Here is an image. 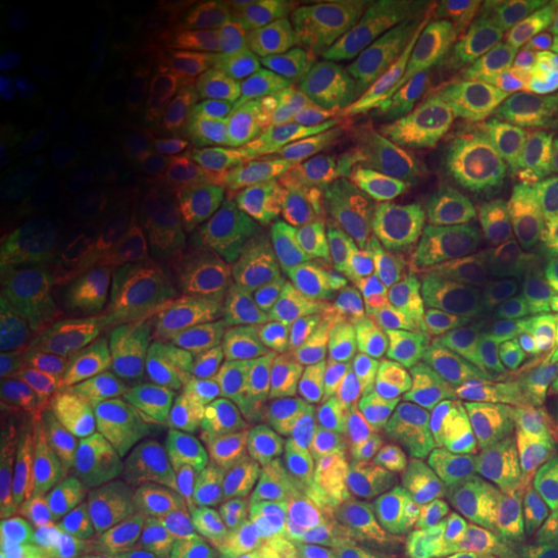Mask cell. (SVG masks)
Segmentation results:
<instances>
[{
    "mask_svg": "<svg viewBox=\"0 0 558 558\" xmlns=\"http://www.w3.org/2000/svg\"><path fill=\"white\" fill-rule=\"evenodd\" d=\"M458 558H512L558 507V465L505 458L439 481Z\"/></svg>",
    "mask_w": 558,
    "mask_h": 558,
    "instance_id": "1",
    "label": "cell"
},
{
    "mask_svg": "<svg viewBox=\"0 0 558 558\" xmlns=\"http://www.w3.org/2000/svg\"><path fill=\"white\" fill-rule=\"evenodd\" d=\"M476 205L481 202L458 197L416 166L396 160L383 179L369 222L360 267V303L375 313L401 308L409 279L424 254L463 209Z\"/></svg>",
    "mask_w": 558,
    "mask_h": 558,
    "instance_id": "2",
    "label": "cell"
},
{
    "mask_svg": "<svg viewBox=\"0 0 558 558\" xmlns=\"http://www.w3.org/2000/svg\"><path fill=\"white\" fill-rule=\"evenodd\" d=\"M114 414L107 390L88 388L21 424L3 450V499L11 505L58 499L101 456L114 432Z\"/></svg>",
    "mask_w": 558,
    "mask_h": 558,
    "instance_id": "3",
    "label": "cell"
},
{
    "mask_svg": "<svg viewBox=\"0 0 558 558\" xmlns=\"http://www.w3.org/2000/svg\"><path fill=\"white\" fill-rule=\"evenodd\" d=\"M339 541L344 558H458L439 486L407 460L362 481Z\"/></svg>",
    "mask_w": 558,
    "mask_h": 558,
    "instance_id": "4",
    "label": "cell"
},
{
    "mask_svg": "<svg viewBox=\"0 0 558 558\" xmlns=\"http://www.w3.org/2000/svg\"><path fill=\"white\" fill-rule=\"evenodd\" d=\"M548 439L514 427L469 388H439L427 393L422 416L403 448V460L439 484L452 473L494 460H548Z\"/></svg>",
    "mask_w": 558,
    "mask_h": 558,
    "instance_id": "5",
    "label": "cell"
},
{
    "mask_svg": "<svg viewBox=\"0 0 558 558\" xmlns=\"http://www.w3.org/2000/svg\"><path fill=\"white\" fill-rule=\"evenodd\" d=\"M396 135L399 163L416 166L448 192L484 205L486 194L533 169L541 132L416 122Z\"/></svg>",
    "mask_w": 558,
    "mask_h": 558,
    "instance_id": "6",
    "label": "cell"
},
{
    "mask_svg": "<svg viewBox=\"0 0 558 558\" xmlns=\"http://www.w3.org/2000/svg\"><path fill=\"white\" fill-rule=\"evenodd\" d=\"M399 101L418 122L548 132L546 75H481L448 65L399 88Z\"/></svg>",
    "mask_w": 558,
    "mask_h": 558,
    "instance_id": "7",
    "label": "cell"
},
{
    "mask_svg": "<svg viewBox=\"0 0 558 558\" xmlns=\"http://www.w3.org/2000/svg\"><path fill=\"white\" fill-rule=\"evenodd\" d=\"M497 246L486 207L463 209L411 275L401 300L403 324L422 333H445L463 324Z\"/></svg>",
    "mask_w": 558,
    "mask_h": 558,
    "instance_id": "8",
    "label": "cell"
},
{
    "mask_svg": "<svg viewBox=\"0 0 558 558\" xmlns=\"http://www.w3.org/2000/svg\"><path fill=\"white\" fill-rule=\"evenodd\" d=\"M284 507L279 488L256 465L228 463L194 486L179 514V533L202 558H248Z\"/></svg>",
    "mask_w": 558,
    "mask_h": 558,
    "instance_id": "9",
    "label": "cell"
},
{
    "mask_svg": "<svg viewBox=\"0 0 558 558\" xmlns=\"http://www.w3.org/2000/svg\"><path fill=\"white\" fill-rule=\"evenodd\" d=\"M318 194L316 171L300 169L251 215L239 246V279L254 298H277L313 254Z\"/></svg>",
    "mask_w": 558,
    "mask_h": 558,
    "instance_id": "10",
    "label": "cell"
},
{
    "mask_svg": "<svg viewBox=\"0 0 558 558\" xmlns=\"http://www.w3.org/2000/svg\"><path fill=\"white\" fill-rule=\"evenodd\" d=\"M558 65V3L525 0L481 13L463 26L450 68L481 75H546Z\"/></svg>",
    "mask_w": 558,
    "mask_h": 558,
    "instance_id": "11",
    "label": "cell"
},
{
    "mask_svg": "<svg viewBox=\"0 0 558 558\" xmlns=\"http://www.w3.org/2000/svg\"><path fill=\"white\" fill-rule=\"evenodd\" d=\"M463 331L494 369L558 365V298L476 290Z\"/></svg>",
    "mask_w": 558,
    "mask_h": 558,
    "instance_id": "12",
    "label": "cell"
},
{
    "mask_svg": "<svg viewBox=\"0 0 558 558\" xmlns=\"http://www.w3.org/2000/svg\"><path fill=\"white\" fill-rule=\"evenodd\" d=\"M383 179L380 163L373 156L339 160L326 179L311 254L313 275L326 288L344 284L357 269Z\"/></svg>",
    "mask_w": 558,
    "mask_h": 558,
    "instance_id": "13",
    "label": "cell"
},
{
    "mask_svg": "<svg viewBox=\"0 0 558 558\" xmlns=\"http://www.w3.org/2000/svg\"><path fill=\"white\" fill-rule=\"evenodd\" d=\"M230 416L239 429L241 448L259 458L284 460L318 448L324 439L308 393L290 373L277 367H262L248 375Z\"/></svg>",
    "mask_w": 558,
    "mask_h": 558,
    "instance_id": "14",
    "label": "cell"
},
{
    "mask_svg": "<svg viewBox=\"0 0 558 558\" xmlns=\"http://www.w3.org/2000/svg\"><path fill=\"white\" fill-rule=\"evenodd\" d=\"M145 478L148 460L143 452L111 445L52 501L41 535L50 543H68L111 527L135 505Z\"/></svg>",
    "mask_w": 558,
    "mask_h": 558,
    "instance_id": "15",
    "label": "cell"
},
{
    "mask_svg": "<svg viewBox=\"0 0 558 558\" xmlns=\"http://www.w3.org/2000/svg\"><path fill=\"white\" fill-rule=\"evenodd\" d=\"M380 347L383 341L354 326L313 333L303 347V367L313 399L339 418L373 383L386 378Z\"/></svg>",
    "mask_w": 558,
    "mask_h": 558,
    "instance_id": "16",
    "label": "cell"
},
{
    "mask_svg": "<svg viewBox=\"0 0 558 558\" xmlns=\"http://www.w3.org/2000/svg\"><path fill=\"white\" fill-rule=\"evenodd\" d=\"M124 399L140 429L150 435H173L197 418L207 399V386L177 357L145 352L128 369Z\"/></svg>",
    "mask_w": 558,
    "mask_h": 558,
    "instance_id": "17",
    "label": "cell"
},
{
    "mask_svg": "<svg viewBox=\"0 0 558 558\" xmlns=\"http://www.w3.org/2000/svg\"><path fill=\"white\" fill-rule=\"evenodd\" d=\"M349 52L329 41H311L282 68L275 90V122L288 137L320 128L349 70Z\"/></svg>",
    "mask_w": 558,
    "mask_h": 558,
    "instance_id": "18",
    "label": "cell"
},
{
    "mask_svg": "<svg viewBox=\"0 0 558 558\" xmlns=\"http://www.w3.org/2000/svg\"><path fill=\"white\" fill-rule=\"evenodd\" d=\"M488 222L501 248L558 251V181L530 169L492 194Z\"/></svg>",
    "mask_w": 558,
    "mask_h": 558,
    "instance_id": "19",
    "label": "cell"
},
{
    "mask_svg": "<svg viewBox=\"0 0 558 558\" xmlns=\"http://www.w3.org/2000/svg\"><path fill=\"white\" fill-rule=\"evenodd\" d=\"M463 388L514 427L543 437L558 435V367L486 369Z\"/></svg>",
    "mask_w": 558,
    "mask_h": 558,
    "instance_id": "20",
    "label": "cell"
},
{
    "mask_svg": "<svg viewBox=\"0 0 558 558\" xmlns=\"http://www.w3.org/2000/svg\"><path fill=\"white\" fill-rule=\"evenodd\" d=\"M241 450L239 429L228 411H205L173 432L158 452V476L171 488H194L233 463Z\"/></svg>",
    "mask_w": 558,
    "mask_h": 558,
    "instance_id": "21",
    "label": "cell"
},
{
    "mask_svg": "<svg viewBox=\"0 0 558 558\" xmlns=\"http://www.w3.org/2000/svg\"><path fill=\"white\" fill-rule=\"evenodd\" d=\"M62 333L52 320L34 316L29 311H9L0 333V416L3 422L29 401L32 375L37 380L54 354Z\"/></svg>",
    "mask_w": 558,
    "mask_h": 558,
    "instance_id": "22",
    "label": "cell"
},
{
    "mask_svg": "<svg viewBox=\"0 0 558 558\" xmlns=\"http://www.w3.org/2000/svg\"><path fill=\"white\" fill-rule=\"evenodd\" d=\"M341 509H337V486L298 497L288 505L248 558H331L339 548Z\"/></svg>",
    "mask_w": 558,
    "mask_h": 558,
    "instance_id": "23",
    "label": "cell"
},
{
    "mask_svg": "<svg viewBox=\"0 0 558 558\" xmlns=\"http://www.w3.org/2000/svg\"><path fill=\"white\" fill-rule=\"evenodd\" d=\"M120 324L104 316L83 318L60 339L58 349L39 375L41 393L75 388L114 365L124 347Z\"/></svg>",
    "mask_w": 558,
    "mask_h": 558,
    "instance_id": "24",
    "label": "cell"
},
{
    "mask_svg": "<svg viewBox=\"0 0 558 558\" xmlns=\"http://www.w3.org/2000/svg\"><path fill=\"white\" fill-rule=\"evenodd\" d=\"M429 390H411L380 378L339 418L378 448H407Z\"/></svg>",
    "mask_w": 558,
    "mask_h": 558,
    "instance_id": "25",
    "label": "cell"
},
{
    "mask_svg": "<svg viewBox=\"0 0 558 558\" xmlns=\"http://www.w3.org/2000/svg\"><path fill=\"white\" fill-rule=\"evenodd\" d=\"M32 202L37 207L41 233L58 254L88 264V267L101 262L104 246L86 202L54 186L34 190Z\"/></svg>",
    "mask_w": 558,
    "mask_h": 558,
    "instance_id": "26",
    "label": "cell"
},
{
    "mask_svg": "<svg viewBox=\"0 0 558 558\" xmlns=\"http://www.w3.org/2000/svg\"><path fill=\"white\" fill-rule=\"evenodd\" d=\"M383 373L388 380L411 390H439L452 380L463 378L476 362L469 349L450 341H429V344H383Z\"/></svg>",
    "mask_w": 558,
    "mask_h": 558,
    "instance_id": "27",
    "label": "cell"
},
{
    "mask_svg": "<svg viewBox=\"0 0 558 558\" xmlns=\"http://www.w3.org/2000/svg\"><path fill=\"white\" fill-rule=\"evenodd\" d=\"M233 337L235 318L222 300L194 295L181 305L173 326V344L186 367L205 369L218 365L233 344Z\"/></svg>",
    "mask_w": 558,
    "mask_h": 558,
    "instance_id": "28",
    "label": "cell"
},
{
    "mask_svg": "<svg viewBox=\"0 0 558 558\" xmlns=\"http://www.w3.org/2000/svg\"><path fill=\"white\" fill-rule=\"evenodd\" d=\"M476 290L558 298V251L509 248L505 254L494 256Z\"/></svg>",
    "mask_w": 558,
    "mask_h": 558,
    "instance_id": "29",
    "label": "cell"
},
{
    "mask_svg": "<svg viewBox=\"0 0 558 558\" xmlns=\"http://www.w3.org/2000/svg\"><path fill=\"white\" fill-rule=\"evenodd\" d=\"M269 107L262 109L259 114L251 120L239 137H235L233 148H230L226 163L220 171V184L215 190V205L218 209H228L239 202L251 184H254L256 171L267 150L269 140Z\"/></svg>",
    "mask_w": 558,
    "mask_h": 558,
    "instance_id": "30",
    "label": "cell"
},
{
    "mask_svg": "<svg viewBox=\"0 0 558 558\" xmlns=\"http://www.w3.org/2000/svg\"><path fill=\"white\" fill-rule=\"evenodd\" d=\"M173 298H177V284H173L169 271L158 269L145 275L137 282V288L132 290L120 316H117L122 337L135 339L156 329L173 308Z\"/></svg>",
    "mask_w": 558,
    "mask_h": 558,
    "instance_id": "31",
    "label": "cell"
},
{
    "mask_svg": "<svg viewBox=\"0 0 558 558\" xmlns=\"http://www.w3.org/2000/svg\"><path fill=\"white\" fill-rule=\"evenodd\" d=\"M70 62V39L54 19L39 16L21 37V65L34 81L58 78Z\"/></svg>",
    "mask_w": 558,
    "mask_h": 558,
    "instance_id": "32",
    "label": "cell"
},
{
    "mask_svg": "<svg viewBox=\"0 0 558 558\" xmlns=\"http://www.w3.org/2000/svg\"><path fill=\"white\" fill-rule=\"evenodd\" d=\"M277 78L269 65H264L262 60H254L243 70L235 81L233 94H230L228 107H226V120H222V135L226 140H235L243 132V128L259 114L262 109L271 107L277 90Z\"/></svg>",
    "mask_w": 558,
    "mask_h": 558,
    "instance_id": "33",
    "label": "cell"
},
{
    "mask_svg": "<svg viewBox=\"0 0 558 558\" xmlns=\"http://www.w3.org/2000/svg\"><path fill=\"white\" fill-rule=\"evenodd\" d=\"M54 156V137L50 130L19 128L5 132L0 140V177L3 179H24L45 169Z\"/></svg>",
    "mask_w": 558,
    "mask_h": 558,
    "instance_id": "34",
    "label": "cell"
},
{
    "mask_svg": "<svg viewBox=\"0 0 558 558\" xmlns=\"http://www.w3.org/2000/svg\"><path fill=\"white\" fill-rule=\"evenodd\" d=\"M41 222L32 192L21 186H5L0 192V239L13 254H29L41 239Z\"/></svg>",
    "mask_w": 558,
    "mask_h": 558,
    "instance_id": "35",
    "label": "cell"
},
{
    "mask_svg": "<svg viewBox=\"0 0 558 558\" xmlns=\"http://www.w3.org/2000/svg\"><path fill=\"white\" fill-rule=\"evenodd\" d=\"M83 181L111 202H132L143 194V184L130 169H124L120 160L107 156H94L83 163Z\"/></svg>",
    "mask_w": 558,
    "mask_h": 558,
    "instance_id": "36",
    "label": "cell"
},
{
    "mask_svg": "<svg viewBox=\"0 0 558 558\" xmlns=\"http://www.w3.org/2000/svg\"><path fill=\"white\" fill-rule=\"evenodd\" d=\"M60 558H150V556L145 554V550L132 546V543L99 541V543H90V546L70 550V554Z\"/></svg>",
    "mask_w": 558,
    "mask_h": 558,
    "instance_id": "37",
    "label": "cell"
},
{
    "mask_svg": "<svg viewBox=\"0 0 558 558\" xmlns=\"http://www.w3.org/2000/svg\"><path fill=\"white\" fill-rule=\"evenodd\" d=\"M512 558H558V507L541 533Z\"/></svg>",
    "mask_w": 558,
    "mask_h": 558,
    "instance_id": "38",
    "label": "cell"
},
{
    "mask_svg": "<svg viewBox=\"0 0 558 558\" xmlns=\"http://www.w3.org/2000/svg\"><path fill=\"white\" fill-rule=\"evenodd\" d=\"M533 169L558 181V135L556 132H541L535 143Z\"/></svg>",
    "mask_w": 558,
    "mask_h": 558,
    "instance_id": "39",
    "label": "cell"
},
{
    "mask_svg": "<svg viewBox=\"0 0 558 558\" xmlns=\"http://www.w3.org/2000/svg\"><path fill=\"white\" fill-rule=\"evenodd\" d=\"M546 114L548 132L558 135V65L546 73Z\"/></svg>",
    "mask_w": 558,
    "mask_h": 558,
    "instance_id": "40",
    "label": "cell"
},
{
    "mask_svg": "<svg viewBox=\"0 0 558 558\" xmlns=\"http://www.w3.org/2000/svg\"><path fill=\"white\" fill-rule=\"evenodd\" d=\"M548 460H550V463L558 465V435L548 439Z\"/></svg>",
    "mask_w": 558,
    "mask_h": 558,
    "instance_id": "41",
    "label": "cell"
},
{
    "mask_svg": "<svg viewBox=\"0 0 558 558\" xmlns=\"http://www.w3.org/2000/svg\"><path fill=\"white\" fill-rule=\"evenodd\" d=\"M331 558H344V554H341V541H339V548L333 550V556Z\"/></svg>",
    "mask_w": 558,
    "mask_h": 558,
    "instance_id": "42",
    "label": "cell"
}]
</instances>
